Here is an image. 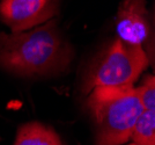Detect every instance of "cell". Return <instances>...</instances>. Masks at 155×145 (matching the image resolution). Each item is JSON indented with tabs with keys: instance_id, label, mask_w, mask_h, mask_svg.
<instances>
[{
	"instance_id": "3957f363",
	"label": "cell",
	"mask_w": 155,
	"mask_h": 145,
	"mask_svg": "<svg viewBox=\"0 0 155 145\" xmlns=\"http://www.w3.org/2000/svg\"><path fill=\"white\" fill-rule=\"evenodd\" d=\"M148 66L142 46L117 37L93 63L84 80V92L100 86H132Z\"/></svg>"
},
{
	"instance_id": "5b68a950",
	"label": "cell",
	"mask_w": 155,
	"mask_h": 145,
	"mask_svg": "<svg viewBox=\"0 0 155 145\" xmlns=\"http://www.w3.org/2000/svg\"><path fill=\"white\" fill-rule=\"evenodd\" d=\"M118 39L141 46L149 36V15L146 0H123L117 14Z\"/></svg>"
},
{
	"instance_id": "8992f818",
	"label": "cell",
	"mask_w": 155,
	"mask_h": 145,
	"mask_svg": "<svg viewBox=\"0 0 155 145\" xmlns=\"http://www.w3.org/2000/svg\"><path fill=\"white\" fill-rule=\"evenodd\" d=\"M14 145H64V143L52 128L38 122H30L20 126Z\"/></svg>"
},
{
	"instance_id": "9c48e42d",
	"label": "cell",
	"mask_w": 155,
	"mask_h": 145,
	"mask_svg": "<svg viewBox=\"0 0 155 145\" xmlns=\"http://www.w3.org/2000/svg\"><path fill=\"white\" fill-rule=\"evenodd\" d=\"M127 145H137V144H134V143H132V144H127Z\"/></svg>"
},
{
	"instance_id": "7a4b0ae2",
	"label": "cell",
	"mask_w": 155,
	"mask_h": 145,
	"mask_svg": "<svg viewBox=\"0 0 155 145\" xmlns=\"http://www.w3.org/2000/svg\"><path fill=\"white\" fill-rule=\"evenodd\" d=\"M87 103L95 123L96 145L126 143L143 110L133 85L95 87Z\"/></svg>"
},
{
	"instance_id": "277c9868",
	"label": "cell",
	"mask_w": 155,
	"mask_h": 145,
	"mask_svg": "<svg viewBox=\"0 0 155 145\" xmlns=\"http://www.w3.org/2000/svg\"><path fill=\"white\" fill-rule=\"evenodd\" d=\"M54 14L56 0H2L0 2V18L13 33L41 26Z\"/></svg>"
},
{
	"instance_id": "52a82bcc",
	"label": "cell",
	"mask_w": 155,
	"mask_h": 145,
	"mask_svg": "<svg viewBox=\"0 0 155 145\" xmlns=\"http://www.w3.org/2000/svg\"><path fill=\"white\" fill-rule=\"evenodd\" d=\"M137 145H155V108L143 109L131 135Z\"/></svg>"
},
{
	"instance_id": "6da1fadb",
	"label": "cell",
	"mask_w": 155,
	"mask_h": 145,
	"mask_svg": "<svg viewBox=\"0 0 155 145\" xmlns=\"http://www.w3.org/2000/svg\"><path fill=\"white\" fill-rule=\"evenodd\" d=\"M73 57L72 48L48 21L27 33L0 34V66L20 76H45L64 71Z\"/></svg>"
},
{
	"instance_id": "ba28073f",
	"label": "cell",
	"mask_w": 155,
	"mask_h": 145,
	"mask_svg": "<svg viewBox=\"0 0 155 145\" xmlns=\"http://www.w3.org/2000/svg\"><path fill=\"white\" fill-rule=\"evenodd\" d=\"M137 93L143 109L155 108V79L153 76L146 77L142 84L137 87Z\"/></svg>"
}]
</instances>
